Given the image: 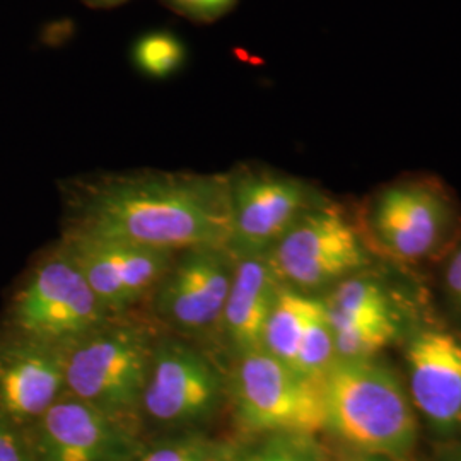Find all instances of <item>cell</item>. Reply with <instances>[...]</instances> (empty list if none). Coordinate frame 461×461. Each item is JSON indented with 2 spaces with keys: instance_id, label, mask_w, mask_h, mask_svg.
I'll return each instance as SVG.
<instances>
[{
  "instance_id": "5b68a950",
  "label": "cell",
  "mask_w": 461,
  "mask_h": 461,
  "mask_svg": "<svg viewBox=\"0 0 461 461\" xmlns=\"http://www.w3.org/2000/svg\"><path fill=\"white\" fill-rule=\"evenodd\" d=\"M13 316L21 339L64 348L112 320L64 247L36 267Z\"/></svg>"
},
{
  "instance_id": "3957f363",
  "label": "cell",
  "mask_w": 461,
  "mask_h": 461,
  "mask_svg": "<svg viewBox=\"0 0 461 461\" xmlns=\"http://www.w3.org/2000/svg\"><path fill=\"white\" fill-rule=\"evenodd\" d=\"M156 342L137 323L110 320L67 347L66 393L129 422L140 409Z\"/></svg>"
},
{
  "instance_id": "603a6c76",
  "label": "cell",
  "mask_w": 461,
  "mask_h": 461,
  "mask_svg": "<svg viewBox=\"0 0 461 461\" xmlns=\"http://www.w3.org/2000/svg\"><path fill=\"white\" fill-rule=\"evenodd\" d=\"M0 461H36L32 439L21 428L0 413Z\"/></svg>"
},
{
  "instance_id": "7c38bea8",
  "label": "cell",
  "mask_w": 461,
  "mask_h": 461,
  "mask_svg": "<svg viewBox=\"0 0 461 461\" xmlns=\"http://www.w3.org/2000/svg\"><path fill=\"white\" fill-rule=\"evenodd\" d=\"M453 222L445 190L428 180H407L383 188L371 209L379 241L403 260H419L443 243Z\"/></svg>"
},
{
  "instance_id": "cb8c5ba5",
  "label": "cell",
  "mask_w": 461,
  "mask_h": 461,
  "mask_svg": "<svg viewBox=\"0 0 461 461\" xmlns=\"http://www.w3.org/2000/svg\"><path fill=\"white\" fill-rule=\"evenodd\" d=\"M445 289L451 306L461 314V247L455 251L446 267Z\"/></svg>"
},
{
  "instance_id": "e0dca14e",
  "label": "cell",
  "mask_w": 461,
  "mask_h": 461,
  "mask_svg": "<svg viewBox=\"0 0 461 461\" xmlns=\"http://www.w3.org/2000/svg\"><path fill=\"white\" fill-rule=\"evenodd\" d=\"M321 301L331 330L393 318L388 297L375 280L350 276Z\"/></svg>"
},
{
  "instance_id": "ffe728a7",
  "label": "cell",
  "mask_w": 461,
  "mask_h": 461,
  "mask_svg": "<svg viewBox=\"0 0 461 461\" xmlns=\"http://www.w3.org/2000/svg\"><path fill=\"white\" fill-rule=\"evenodd\" d=\"M226 461H323L310 438L270 434V438L238 455L230 453Z\"/></svg>"
},
{
  "instance_id": "ac0fdd59",
  "label": "cell",
  "mask_w": 461,
  "mask_h": 461,
  "mask_svg": "<svg viewBox=\"0 0 461 461\" xmlns=\"http://www.w3.org/2000/svg\"><path fill=\"white\" fill-rule=\"evenodd\" d=\"M337 361L333 331L325 313L323 301L312 314L306 329L303 331L297 347L294 369L299 375L312 379H323L330 367Z\"/></svg>"
},
{
  "instance_id": "7a4b0ae2",
  "label": "cell",
  "mask_w": 461,
  "mask_h": 461,
  "mask_svg": "<svg viewBox=\"0 0 461 461\" xmlns=\"http://www.w3.org/2000/svg\"><path fill=\"white\" fill-rule=\"evenodd\" d=\"M327 429L364 455L405 456L417 439L409 392L395 373L376 363L337 359L323 378Z\"/></svg>"
},
{
  "instance_id": "d6986e66",
  "label": "cell",
  "mask_w": 461,
  "mask_h": 461,
  "mask_svg": "<svg viewBox=\"0 0 461 461\" xmlns=\"http://www.w3.org/2000/svg\"><path fill=\"white\" fill-rule=\"evenodd\" d=\"M337 359L366 361L375 359L384 347L390 346L396 337L395 318L378 321H366L331 330Z\"/></svg>"
},
{
  "instance_id": "7402d4cb",
  "label": "cell",
  "mask_w": 461,
  "mask_h": 461,
  "mask_svg": "<svg viewBox=\"0 0 461 461\" xmlns=\"http://www.w3.org/2000/svg\"><path fill=\"white\" fill-rule=\"evenodd\" d=\"M228 456V451L205 438L185 436L148 451L142 449L132 461H226Z\"/></svg>"
},
{
  "instance_id": "9c48e42d",
  "label": "cell",
  "mask_w": 461,
  "mask_h": 461,
  "mask_svg": "<svg viewBox=\"0 0 461 461\" xmlns=\"http://www.w3.org/2000/svg\"><path fill=\"white\" fill-rule=\"evenodd\" d=\"M234 255L230 248H194L167 268L156 287L158 314L185 335L221 327L230 294Z\"/></svg>"
},
{
  "instance_id": "4316f807",
  "label": "cell",
  "mask_w": 461,
  "mask_h": 461,
  "mask_svg": "<svg viewBox=\"0 0 461 461\" xmlns=\"http://www.w3.org/2000/svg\"><path fill=\"white\" fill-rule=\"evenodd\" d=\"M455 461H461V458H458V460H455Z\"/></svg>"
},
{
  "instance_id": "2e32d148",
  "label": "cell",
  "mask_w": 461,
  "mask_h": 461,
  "mask_svg": "<svg viewBox=\"0 0 461 461\" xmlns=\"http://www.w3.org/2000/svg\"><path fill=\"white\" fill-rule=\"evenodd\" d=\"M318 297L280 287L279 294L265 323L262 348L282 363L294 367L297 347L312 314L320 306Z\"/></svg>"
},
{
  "instance_id": "6da1fadb",
  "label": "cell",
  "mask_w": 461,
  "mask_h": 461,
  "mask_svg": "<svg viewBox=\"0 0 461 461\" xmlns=\"http://www.w3.org/2000/svg\"><path fill=\"white\" fill-rule=\"evenodd\" d=\"M76 230L167 253L230 248V176L140 173L84 190Z\"/></svg>"
},
{
  "instance_id": "277c9868",
  "label": "cell",
  "mask_w": 461,
  "mask_h": 461,
  "mask_svg": "<svg viewBox=\"0 0 461 461\" xmlns=\"http://www.w3.org/2000/svg\"><path fill=\"white\" fill-rule=\"evenodd\" d=\"M230 395L241 424L253 432L312 438L327 429L323 379L299 375L264 348L238 356Z\"/></svg>"
},
{
  "instance_id": "5bb4252c",
  "label": "cell",
  "mask_w": 461,
  "mask_h": 461,
  "mask_svg": "<svg viewBox=\"0 0 461 461\" xmlns=\"http://www.w3.org/2000/svg\"><path fill=\"white\" fill-rule=\"evenodd\" d=\"M64 347L21 339L0 348V413L33 424L66 393Z\"/></svg>"
},
{
  "instance_id": "44dd1931",
  "label": "cell",
  "mask_w": 461,
  "mask_h": 461,
  "mask_svg": "<svg viewBox=\"0 0 461 461\" xmlns=\"http://www.w3.org/2000/svg\"><path fill=\"white\" fill-rule=\"evenodd\" d=\"M183 57V45L173 34H148L135 47V62L144 72L156 77H165L176 70Z\"/></svg>"
},
{
  "instance_id": "ba28073f",
  "label": "cell",
  "mask_w": 461,
  "mask_h": 461,
  "mask_svg": "<svg viewBox=\"0 0 461 461\" xmlns=\"http://www.w3.org/2000/svg\"><path fill=\"white\" fill-rule=\"evenodd\" d=\"M234 257L267 253L320 198L306 183L270 171L230 176Z\"/></svg>"
},
{
  "instance_id": "52a82bcc",
  "label": "cell",
  "mask_w": 461,
  "mask_h": 461,
  "mask_svg": "<svg viewBox=\"0 0 461 461\" xmlns=\"http://www.w3.org/2000/svg\"><path fill=\"white\" fill-rule=\"evenodd\" d=\"M224 393V378L195 347L176 339L156 342L139 412L161 426H190L209 419Z\"/></svg>"
},
{
  "instance_id": "4fadbf2b",
  "label": "cell",
  "mask_w": 461,
  "mask_h": 461,
  "mask_svg": "<svg viewBox=\"0 0 461 461\" xmlns=\"http://www.w3.org/2000/svg\"><path fill=\"white\" fill-rule=\"evenodd\" d=\"M413 409L439 432L461 430V339L441 329L417 331L405 350Z\"/></svg>"
},
{
  "instance_id": "d4e9b609",
  "label": "cell",
  "mask_w": 461,
  "mask_h": 461,
  "mask_svg": "<svg viewBox=\"0 0 461 461\" xmlns=\"http://www.w3.org/2000/svg\"><path fill=\"white\" fill-rule=\"evenodd\" d=\"M183 11L197 16H214L222 13L230 4V0H175Z\"/></svg>"
},
{
  "instance_id": "30bf717a",
  "label": "cell",
  "mask_w": 461,
  "mask_h": 461,
  "mask_svg": "<svg viewBox=\"0 0 461 461\" xmlns=\"http://www.w3.org/2000/svg\"><path fill=\"white\" fill-rule=\"evenodd\" d=\"M36 461H132L142 451L129 422L64 393L34 422Z\"/></svg>"
},
{
  "instance_id": "9a60e30c",
  "label": "cell",
  "mask_w": 461,
  "mask_h": 461,
  "mask_svg": "<svg viewBox=\"0 0 461 461\" xmlns=\"http://www.w3.org/2000/svg\"><path fill=\"white\" fill-rule=\"evenodd\" d=\"M280 287L282 284L267 253L234 257L230 294L221 327L236 356L262 348L265 323Z\"/></svg>"
},
{
  "instance_id": "8992f818",
  "label": "cell",
  "mask_w": 461,
  "mask_h": 461,
  "mask_svg": "<svg viewBox=\"0 0 461 461\" xmlns=\"http://www.w3.org/2000/svg\"><path fill=\"white\" fill-rule=\"evenodd\" d=\"M267 258L284 287L304 294L335 285L367 264L354 224L321 200L267 251Z\"/></svg>"
},
{
  "instance_id": "8fae6325",
  "label": "cell",
  "mask_w": 461,
  "mask_h": 461,
  "mask_svg": "<svg viewBox=\"0 0 461 461\" xmlns=\"http://www.w3.org/2000/svg\"><path fill=\"white\" fill-rule=\"evenodd\" d=\"M64 249L112 314L127 310L156 289L173 264V253L137 247L74 230Z\"/></svg>"
},
{
  "instance_id": "484cf974",
  "label": "cell",
  "mask_w": 461,
  "mask_h": 461,
  "mask_svg": "<svg viewBox=\"0 0 461 461\" xmlns=\"http://www.w3.org/2000/svg\"><path fill=\"white\" fill-rule=\"evenodd\" d=\"M356 461H395V458H388V456H379V455H363L361 458Z\"/></svg>"
}]
</instances>
